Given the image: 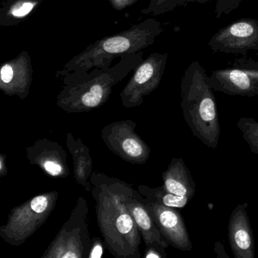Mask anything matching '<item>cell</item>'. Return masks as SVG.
Instances as JSON below:
<instances>
[{
  "label": "cell",
  "mask_w": 258,
  "mask_h": 258,
  "mask_svg": "<svg viewBox=\"0 0 258 258\" xmlns=\"http://www.w3.org/2000/svg\"><path fill=\"white\" fill-rule=\"evenodd\" d=\"M92 196L105 247L115 258H140L142 235L127 206L133 186L101 172H93Z\"/></svg>",
  "instance_id": "1"
},
{
  "label": "cell",
  "mask_w": 258,
  "mask_h": 258,
  "mask_svg": "<svg viewBox=\"0 0 258 258\" xmlns=\"http://www.w3.org/2000/svg\"><path fill=\"white\" fill-rule=\"evenodd\" d=\"M143 61V51L120 58L111 67L94 69L82 74H69L61 78L56 97L58 108L67 113H84L100 108L109 99L113 88Z\"/></svg>",
  "instance_id": "2"
},
{
  "label": "cell",
  "mask_w": 258,
  "mask_h": 258,
  "mask_svg": "<svg viewBox=\"0 0 258 258\" xmlns=\"http://www.w3.org/2000/svg\"><path fill=\"white\" fill-rule=\"evenodd\" d=\"M162 31L161 22L149 18L125 31L102 37L69 60L61 70L57 71L55 78L61 79L69 74L111 67L115 58L131 56L153 45Z\"/></svg>",
  "instance_id": "3"
},
{
  "label": "cell",
  "mask_w": 258,
  "mask_h": 258,
  "mask_svg": "<svg viewBox=\"0 0 258 258\" xmlns=\"http://www.w3.org/2000/svg\"><path fill=\"white\" fill-rule=\"evenodd\" d=\"M181 108L193 136L208 147L216 149L221 130L214 90L206 71L199 61L189 64L181 81Z\"/></svg>",
  "instance_id": "4"
},
{
  "label": "cell",
  "mask_w": 258,
  "mask_h": 258,
  "mask_svg": "<svg viewBox=\"0 0 258 258\" xmlns=\"http://www.w3.org/2000/svg\"><path fill=\"white\" fill-rule=\"evenodd\" d=\"M59 193H41L11 209L5 224L0 226V237L10 245L19 247L32 236L50 217Z\"/></svg>",
  "instance_id": "5"
},
{
  "label": "cell",
  "mask_w": 258,
  "mask_h": 258,
  "mask_svg": "<svg viewBox=\"0 0 258 258\" xmlns=\"http://www.w3.org/2000/svg\"><path fill=\"white\" fill-rule=\"evenodd\" d=\"M87 200L78 197L69 220L51 241L42 258L88 257L92 246Z\"/></svg>",
  "instance_id": "6"
},
{
  "label": "cell",
  "mask_w": 258,
  "mask_h": 258,
  "mask_svg": "<svg viewBox=\"0 0 258 258\" xmlns=\"http://www.w3.org/2000/svg\"><path fill=\"white\" fill-rule=\"evenodd\" d=\"M137 123L132 120H119L107 124L101 137L108 150L132 164H144L150 158L152 149L136 132Z\"/></svg>",
  "instance_id": "7"
},
{
  "label": "cell",
  "mask_w": 258,
  "mask_h": 258,
  "mask_svg": "<svg viewBox=\"0 0 258 258\" xmlns=\"http://www.w3.org/2000/svg\"><path fill=\"white\" fill-rule=\"evenodd\" d=\"M167 58V53L155 52L139 64L119 95L122 105L125 108L140 106L144 102L145 98L159 87L164 76Z\"/></svg>",
  "instance_id": "8"
},
{
  "label": "cell",
  "mask_w": 258,
  "mask_h": 258,
  "mask_svg": "<svg viewBox=\"0 0 258 258\" xmlns=\"http://www.w3.org/2000/svg\"><path fill=\"white\" fill-rule=\"evenodd\" d=\"M208 83L214 92L229 96H258V61L236 59L232 68L213 72Z\"/></svg>",
  "instance_id": "9"
},
{
  "label": "cell",
  "mask_w": 258,
  "mask_h": 258,
  "mask_svg": "<svg viewBox=\"0 0 258 258\" xmlns=\"http://www.w3.org/2000/svg\"><path fill=\"white\" fill-rule=\"evenodd\" d=\"M208 46L214 52L245 57L249 51L258 50V21L241 19L221 28L211 37Z\"/></svg>",
  "instance_id": "10"
},
{
  "label": "cell",
  "mask_w": 258,
  "mask_h": 258,
  "mask_svg": "<svg viewBox=\"0 0 258 258\" xmlns=\"http://www.w3.org/2000/svg\"><path fill=\"white\" fill-rule=\"evenodd\" d=\"M143 199L157 227L170 245L181 250H191L192 244L179 208L160 205L143 196Z\"/></svg>",
  "instance_id": "11"
},
{
  "label": "cell",
  "mask_w": 258,
  "mask_h": 258,
  "mask_svg": "<svg viewBox=\"0 0 258 258\" xmlns=\"http://www.w3.org/2000/svg\"><path fill=\"white\" fill-rule=\"evenodd\" d=\"M32 60L27 51L3 63L0 70V90L6 96L25 100L31 92L33 82Z\"/></svg>",
  "instance_id": "12"
},
{
  "label": "cell",
  "mask_w": 258,
  "mask_h": 258,
  "mask_svg": "<svg viewBox=\"0 0 258 258\" xmlns=\"http://www.w3.org/2000/svg\"><path fill=\"white\" fill-rule=\"evenodd\" d=\"M26 154L30 164L40 167L48 176L66 178L70 175L67 154L57 142L39 139L26 148Z\"/></svg>",
  "instance_id": "13"
},
{
  "label": "cell",
  "mask_w": 258,
  "mask_h": 258,
  "mask_svg": "<svg viewBox=\"0 0 258 258\" xmlns=\"http://www.w3.org/2000/svg\"><path fill=\"white\" fill-rule=\"evenodd\" d=\"M246 202L236 206L228 224V238L235 258H254L253 230L247 216Z\"/></svg>",
  "instance_id": "14"
},
{
  "label": "cell",
  "mask_w": 258,
  "mask_h": 258,
  "mask_svg": "<svg viewBox=\"0 0 258 258\" xmlns=\"http://www.w3.org/2000/svg\"><path fill=\"white\" fill-rule=\"evenodd\" d=\"M127 206L146 247L167 249L170 244L157 227L143 202V196L134 187L130 193Z\"/></svg>",
  "instance_id": "15"
},
{
  "label": "cell",
  "mask_w": 258,
  "mask_h": 258,
  "mask_svg": "<svg viewBox=\"0 0 258 258\" xmlns=\"http://www.w3.org/2000/svg\"><path fill=\"white\" fill-rule=\"evenodd\" d=\"M161 176L163 186L170 192L190 200L196 194V182L182 158H173Z\"/></svg>",
  "instance_id": "16"
},
{
  "label": "cell",
  "mask_w": 258,
  "mask_h": 258,
  "mask_svg": "<svg viewBox=\"0 0 258 258\" xmlns=\"http://www.w3.org/2000/svg\"><path fill=\"white\" fill-rule=\"evenodd\" d=\"M66 145L73 158L75 180L78 185H81L86 191L90 192L92 188L90 179L93 174V159L90 155V149L81 138H75L72 133L67 134Z\"/></svg>",
  "instance_id": "17"
},
{
  "label": "cell",
  "mask_w": 258,
  "mask_h": 258,
  "mask_svg": "<svg viewBox=\"0 0 258 258\" xmlns=\"http://www.w3.org/2000/svg\"><path fill=\"white\" fill-rule=\"evenodd\" d=\"M43 3V0H3L0 6V25H19L34 14Z\"/></svg>",
  "instance_id": "18"
},
{
  "label": "cell",
  "mask_w": 258,
  "mask_h": 258,
  "mask_svg": "<svg viewBox=\"0 0 258 258\" xmlns=\"http://www.w3.org/2000/svg\"><path fill=\"white\" fill-rule=\"evenodd\" d=\"M139 192L149 200L156 202L164 206L171 208H183L186 206L190 199L184 196H176L167 191L163 185L152 188L149 185H140L137 186Z\"/></svg>",
  "instance_id": "19"
},
{
  "label": "cell",
  "mask_w": 258,
  "mask_h": 258,
  "mask_svg": "<svg viewBox=\"0 0 258 258\" xmlns=\"http://www.w3.org/2000/svg\"><path fill=\"white\" fill-rule=\"evenodd\" d=\"M194 2H197V0H150L149 5L141 13L146 16H158L173 11L188 3Z\"/></svg>",
  "instance_id": "20"
},
{
  "label": "cell",
  "mask_w": 258,
  "mask_h": 258,
  "mask_svg": "<svg viewBox=\"0 0 258 258\" xmlns=\"http://www.w3.org/2000/svg\"><path fill=\"white\" fill-rule=\"evenodd\" d=\"M237 126L242 133V137L250 146V151L258 155V122L251 117L239 119Z\"/></svg>",
  "instance_id": "21"
},
{
  "label": "cell",
  "mask_w": 258,
  "mask_h": 258,
  "mask_svg": "<svg viewBox=\"0 0 258 258\" xmlns=\"http://www.w3.org/2000/svg\"><path fill=\"white\" fill-rule=\"evenodd\" d=\"M241 1L242 0H217L214 10L216 18L220 19L225 15L230 14L239 7Z\"/></svg>",
  "instance_id": "22"
},
{
  "label": "cell",
  "mask_w": 258,
  "mask_h": 258,
  "mask_svg": "<svg viewBox=\"0 0 258 258\" xmlns=\"http://www.w3.org/2000/svg\"><path fill=\"white\" fill-rule=\"evenodd\" d=\"M105 242L102 241L99 237H94L92 240L91 249L87 258H100L104 253Z\"/></svg>",
  "instance_id": "23"
},
{
  "label": "cell",
  "mask_w": 258,
  "mask_h": 258,
  "mask_svg": "<svg viewBox=\"0 0 258 258\" xmlns=\"http://www.w3.org/2000/svg\"><path fill=\"white\" fill-rule=\"evenodd\" d=\"M140 0H108L110 5L114 10L123 11L126 8L132 7Z\"/></svg>",
  "instance_id": "24"
},
{
  "label": "cell",
  "mask_w": 258,
  "mask_h": 258,
  "mask_svg": "<svg viewBox=\"0 0 258 258\" xmlns=\"http://www.w3.org/2000/svg\"><path fill=\"white\" fill-rule=\"evenodd\" d=\"M143 257L166 258L167 253H166L165 249L156 247H146Z\"/></svg>",
  "instance_id": "25"
},
{
  "label": "cell",
  "mask_w": 258,
  "mask_h": 258,
  "mask_svg": "<svg viewBox=\"0 0 258 258\" xmlns=\"http://www.w3.org/2000/svg\"><path fill=\"white\" fill-rule=\"evenodd\" d=\"M8 174L7 167V155L0 154V177H4Z\"/></svg>",
  "instance_id": "26"
},
{
  "label": "cell",
  "mask_w": 258,
  "mask_h": 258,
  "mask_svg": "<svg viewBox=\"0 0 258 258\" xmlns=\"http://www.w3.org/2000/svg\"><path fill=\"white\" fill-rule=\"evenodd\" d=\"M210 0H197L198 4H203L209 2Z\"/></svg>",
  "instance_id": "27"
}]
</instances>
